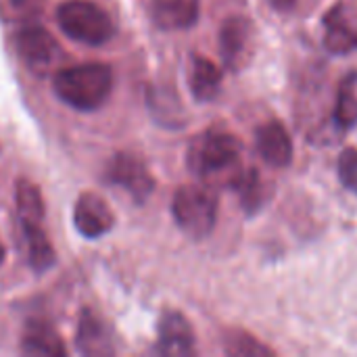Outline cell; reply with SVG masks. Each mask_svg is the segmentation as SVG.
I'll list each match as a JSON object with an SVG mask.
<instances>
[{
    "instance_id": "1",
    "label": "cell",
    "mask_w": 357,
    "mask_h": 357,
    "mask_svg": "<svg viewBox=\"0 0 357 357\" xmlns=\"http://www.w3.org/2000/svg\"><path fill=\"white\" fill-rule=\"evenodd\" d=\"M52 90L75 111L100 109L113 92V69L107 63H82L59 69L52 77Z\"/></svg>"
},
{
    "instance_id": "22",
    "label": "cell",
    "mask_w": 357,
    "mask_h": 357,
    "mask_svg": "<svg viewBox=\"0 0 357 357\" xmlns=\"http://www.w3.org/2000/svg\"><path fill=\"white\" fill-rule=\"evenodd\" d=\"M297 2H299V0H270L272 8H274V10H280V13L293 10V8L297 6Z\"/></svg>"
},
{
    "instance_id": "21",
    "label": "cell",
    "mask_w": 357,
    "mask_h": 357,
    "mask_svg": "<svg viewBox=\"0 0 357 357\" xmlns=\"http://www.w3.org/2000/svg\"><path fill=\"white\" fill-rule=\"evenodd\" d=\"M339 180L347 190L357 192V149L354 146L345 149L339 157Z\"/></svg>"
},
{
    "instance_id": "23",
    "label": "cell",
    "mask_w": 357,
    "mask_h": 357,
    "mask_svg": "<svg viewBox=\"0 0 357 357\" xmlns=\"http://www.w3.org/2000/svg\"><path fill=\"white\" fill-rule=\"evenodd\" d=\"M10 4L15 6V8H40V4H42V0H10Z\"/></svg>"
},
{
    "instance_id": "6",
    "label": "cell",
    "mask_w": 357,
    "mask_h": 357,
    "mask_svg": "<svg viewBox=\"0 0 357 357\" xmlns=\"http://www.w3.org/2000/svg\"><path fill=\"white\" fill-rule=\"evenodd\" d=\"M255 52V27L243 15L228 17L220 27V54L230 71H241L249 65Z\"/></svg>"
},
{
    "instance_id": "15",
    "label": "cell",
    "mask_w": 357,
    "mask_h": 357,
    "mask_svg": "<svg viewBox=\"0 0 357 357\" xmlns=\"http://www.w3.org/2000/svg\"><path fill=\"white\" fill-rule=\"evenodd\" d=\"M21 232H23V243H25V253H27V264L36 274L48 272L56 264V251L44 232L42 224H29V222H19Z\"/></svg>"
},
{
    "instance_id": "12",
    "label": "cell",
    "mask_w": 357,
    "mask_h": 357,
    "mask_svg": "<svg viewBox=\"0 0 357 357\" xmlns=\"http://www.w3.org/2000/svg\"><path fill=\"white\" fill-rule=\"evenodd\" d=\"M201 0H146L151 21L163 31L188 29L197 23Z\"/></svg>"
},
{
    "instance_id": "2",
    "label": "cell",
    "mask_w": 357,
    "mask_h": 357,
    "mask_svg": "<svg viewBox=\"0 0 357 357\" xmlns=\"http://www.w3.org/2000/svg\"><path fill=\"white\" fill-rule=\"evenodd\" d=\"M243 144L241 140L224 130H207L199 134L186 153L188 169L201 180H230L241 169Z\"/></svg>"
},
{
    "instance_id": "11",
    "label": "cell",
    "mask_w": 357,
    "mask_h": 357,
    "mask_svg": "<svg viewBox=\"0 0 357 357\" xmlns=\"http://www.w3.org/2000/svg\"><path fill=\"white\" fill-rule=\"evenodd\" d=\"M324 46L335 54L357 50V19L345 2H339L324 17Z\"/></svg>"
},
{
    "instance_id": "19",
    "label": "cell",
    "mask_w": 357,
    "mask_h": 357,
    "mask_svg": "<svg viewBox=\"0 0 357 357\" xmlns=\"http://www.w3.org/2000/svg\"><path fill=\"white\" fill-rule=\"evenodd\" d=\"M335 121L341 128H351L357 123V71H351L339 86Z\"/></svg>"
},
{
    "instance_id": "17",
    "label": "cell",
    "mask_w": 357,
    "mask_h": 357,
    "mask_svg": "<svg viewBox=\"0 0 357 357\" xmlns=\"http://www.w3.org/2000/svg\"><path fill=\"white\" fill-rule=\"evenodd\" d=\"M241 199V205L249 211V213H255L257 209H261L264 201H266V186L259 178V172L253 169V167H247V169H238V174L230 180L228 184Z\"/></svg>"
},
{
    "instance_id": "16",
    "label": "cell",
    "mask_w": 357,
    "mask_h": 357,
    "mask_svg": "<svg viewBox=\"0 0 357 357\" xmlns=\"http://www.w3.org/2000/svg\"><path fill=\"white\" fill-rule=\"evenodd\" d=\"M188 86L199 102H209L220 94L222 88V69L207 56H195L190 63Z\"/></svg>"
},
{
    "instance_id": "14",
    "label": "cell",
    "mask_w": 357,
    "mask_h": 357,
    "mask_svg": "<svg viewBox=\"0 0 357 357\" xmlns=\"http://www.w3.org/2000/svg\"><path fill=\"white\" fill-rule=\"evenodd\" d=\"M21 354L25 356L42 357H63L67 356V347L61 339V335L54 331L52 324L33 320L27 324L23 337H21Z\"/></svg>"
},
{
    "instance_id": "3",
    "label": "cell",
    "mask_w": 357,
    "mask_h": 357,
    "mask_svg": "<svg viewBox=\"0 0 357 357\" xmlns=\"http://www.w3.org/2000/svg\"><path fill=\"white\" fill-rule=\"evenodd\" d=\"M172 215L178 228L195 241L209 236L218 222V195L209 186H180L172 199Z\"/></svg>"
},
{
    "instance_id": "9",
    "label": "cell",
    "mask_w": 357,
    "mask_h": 357,
    "mask_svg": "<svg viewBox=\"0 0 357 357\" xmlns=\"http://www.w3.org/2000/svg\"><path fill=\"white\" fill-rule=\"evenodd\" d=\"M195 331L184 314L163 312L157 324V351L161 356L188 357L195 356Z\"/></svg>"
},
{
    "instance_id": "7",
    "label": "cell",
    "mask_w": 357,
    "mask_h": 357,
    "mask_svg": "<svg viewBox=\"0 0 357 357\" xmlns=\"http://www.w3.org/2000/svg\"><path fill=\"white\" fill-rule=\"evenodd\" d=\"M15 46L25 67L38 75H44L59 56L56 40L40 25L23 27L15 38Z\"/></svg>"
},
{
    "instance_id": "18",
    "label": "cell",
    "mask_w": 357,
    "mask_h": 357,
    "mask_svg": "<svg viewBox=\"0 0 357 357\" xmlns=\"http://www.w3.org/2000/svg\"><path fill=\"white\" fill-rule=\"evenodd\" d=\"M15 203H17V218L19 222H29V224H42L44 222V199L40 188L21 178L15 184Z\"/></svg>"
},
{
    "instance_id": "5",
    "label": "cell",
    "mask_w": 357,
    "mask_h": 357,
    "mask_svg": "<svg viewBox=\"0 0 357 357\" xmlns=\"http://www.w3.org/2000/svg\"><path fill=\"white\" fill-rule=\"evenodd\" d=\"M105 180L123 188L138 205H144L155 190L151 169L138 155L132 153H115L105 167Z\"/></svg>"
},
{
    "instance_id": "13",
    "label": "cell",
    "mask_w": 357,
    "mask_h": 357,
    "mask_svg": "<svg viewBox=\"0 0 357 357\" xmlns=\"http://www.w3.org/2000/svg\"><path fill=\"white\" fill-rule=\"evenodd\" d=\"M255 144L259 151V157L270 167H287L293 161V140L289 130L280 121H268L257 128L255 132Z\"/></svg>"
},
{
    "instance_id": "24",
    "label": "cell",
    "mask_w": 357,
    "mask_h": 357,
    "mask_svg": "<svg viewBox=\"0 0 357 357\" xmlns=\"http://www.w3.org/2000/svg\"><path fill=\"white\" fill-rule=\"evenodd\" d=\"M4 264V247H2V243H0V266Z\"/></svg>"
},
{
    "instance_id": "10",
    "label": "cell",
    "mask_w": 357,
    "mask_h": 357,
    "mask_svg": "<svg viewBox=\"0 0 357 357\" xmlns=\"http://www.w3.org/2000/svg\"><path fill=\"white\" fill-rule=\"evenodd\" d=\"M75 347L82 356H113L115 333L98 314H94L92 310H82L75 333Z\"/></svg>"
},
{
    "instance_id": "4",
    "label": "cell",
    "mask_w": 357,
    "mask_h": 357,
    "mask_svg": "<svg viewBox=\"0 0 357 357\" xmlns=\"http://www.w3.org/2000/svg\"><path fill=\"white\" fill-rule=\"evenodd\" d=\"M56 21L65 36L86 46H102L115 36V23L105 8L88 0H67L56 8Z\"/></svg>"
},
{
    "instance_id": "20",
    "label": "cell",
    "mask_w": 357,
    "mask_h": 357,
    "mask_svg": "<svg viewBox=\"0 0 357 357\" xmlns=\"http://www.w3.org/2000/svg\"><path fill=\"white\" fill-rule=\"evenodd\" d=\"M224 349L228 356L234 357H270L276 351L245 331H228L224 335Z\"/></svg>"
},
{
    "instance_id": "8",
    "label": "cell",
    "mask_w": 357,
    "mask_h": 357,
    "mask_svg": "<svg viewBox=\"0 0 357 357\" xmlns=\"http://www.w3.org/2000/svg\"><path fill=\"white\" fill-rule=\"evenodd\" d=\"M73 224L82 236L94 241L115 228V213L100 195L84 192L73 205Z\"/></svg>"
}]
</instances>
